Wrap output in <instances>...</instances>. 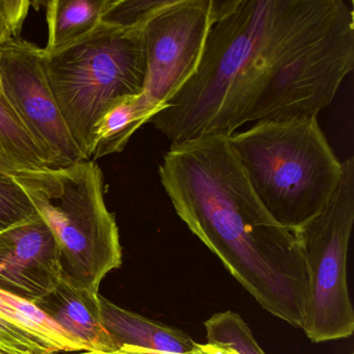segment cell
Instances as JSON below:
<instances>
[{"label": "cell", "mask_w": 354, "mask_h": 354, "mask_svg": "<svg viewBox=\"0 0 354 354\" xmlns=\"http://www.w3.org/2000/svg\"><path fill=\"white\" fill-rule=\"evenodd\" d=\"M0 350L15 354H57V350L40 335L17 326L0 316Z\"/></svg>", "instance_id": "ac0fdd59"}, {"label": "cell", "mask_w": 354, "mask_h": 354, "mask_svg": "<svg viewBox=\"0 0 354 354\" xmlns=\"http://www.w3.org/2000/svg\"><path fill=\"white\" fill-rule=\"evenodd\" d=\"M30 5L28 0H0V46L21 37Z\"/></svg>", "instance_id": "d6986e66"}, {"label": "cell", "mask_w": 354, "mask_h": 354, "mask_svg": "<svg viewBox=\"0 0 354 354\" xmlns=\"http://www.w3.org/2000/svg\"><path fill=\"white\" fill-rule=\"evenodd\" d=\"M169 3L171 0H111L103 21L144 30L145 26Z\"/></svg>", "instance_id": "e0dca14e"}, {"label": "cell", "mask_w": 354, "mask_h": 354, "mask_svg": "<svg viewBox=\"0 0 354 354\" xmlns=\"http://www.w3.org/2000/svg\"><path fill=\"white\" fill-rule=\"evenodd\" d=\"M99 298L104 326L120 347L129 345L169 353H184L196 346L192 337L181 329L126 310L103 296Z\"/></svg>", "instance_id": "8fae6325"}, {"label": "cell", "mask_w": 354, "mask_h": 354, "mask_svg": "<svg viewBox=\"0 0 354 354\" xmlns=\"http://www.w3.org/2000/svg\"><path fill=\"white\" fill-rule=\"evenodd\" d=\"M194 75L150 123L171 144L244 124L317 118L354 68L345 0H212Z\"/></svg>", "instance_id": "6da1fadb"}, {"label": "cell", "mask_w": 354, "mask_h": 354, "mask_svg": "<svg viewBox=\"0 0 354 354\" xmlns=\"http://www.w3.org/2000/svg\"><path fill=\"white\" fill-rule=\"evenodd\" d=\"M111 0H51L46 6L47 44L43 53L64 48L90 34L106 15Z\"/></svg>", "instance_id": "7c38bea8"}, {"label": "cell", "mask_w": 354, "mask_h": 354, "mask_svg": "<svg viewBox=\"0 0 354 354\" xmlns=\"http://www.w3.org/2000/svg\"><path fill=\"white\" fill-rule=\"evenodd\" d=\"M61 279L57 241L40 215L0 233V291L34 302Z\"/></svg>", "instance_id": "9c48e42d"}, {"label": "cell", "mask_w": 354, "mask_h": 354, "mask_svg": "<svg viewBox=\"0 0 354 354\" xmlns=\"http://www.w3.org/2000/svg\"><path fill=\"white\" fill-rule=\"evenodd\" d=\"M13 177L55 236L62 279L99 294L105 277L121 267L123 252L96 161Z\"/></svg>", "instance_id": "277c9868"}, {"label": "cell", "mask_w": 354, "mask_h": 354, "mask_svg": "<svg viewBox=\"0 0 354 354\" xmlns=\"http://www.w3.org/2000/svg\"><path fill=\"white\" fill-rule=\"evenodd\" d=\"M69 354H238L237 350L227 344L217 342H207L205 344L196 343L194 349L184 353H169V352L158 351V350L148 349V348L136 347V346H122L119 350L111 353H100V352L82 351V353Z\"/></svg>", "instance_id": "ffe728a7"}, {"label": "cell", "mask_w": 354, "mask_h": 354, "mask_svg": "<svg viewBox=\"0 0 354 354\" xmlns=\"http://www.w3.org/2000/svg\"><path fill=\"white\" fill-rule=\"evenodd\" d=\"M0 92L48 155L53 169L86 160L47 82L42 48L21 37L0 46Z\"/></svg>", "instance_id": "ba28073f"}, {"label": "cell", "mask_w": 354, "mask_h": 354, "mask_svg": "<svg viewBox=\"0 0 354 354\" xmlns=\"http://www.w3.org/2000/svg\"><path fill=\"white\" fill-rule=\"evenodd\" d=\"M37 215L34 205L13 176L0 173V233Z\"/></svg>", "instance_id": "2e32d148"}, {"label": "cell", "mask_w": 354, "mask_h": 354, "mask_svg": "<svg viewBox=\"0 0 354 354\" xmlns=\"http://www.w3.org/2000/svg\"><path fill=\"white\" fill-rule=\"evenodd\" d=\"M45 75L64 121L88 160L93 130L120 99L142 94L144 32L102 21L72 44L43 53Z\"/></svg>", "instance_id": "5b68a950"}, {"label": "cell", "mask_w": 354, "mask_h": 354, "mask_svg": "<svg viewBox=\"0 0 354 354\" xmlns=\"http://www.w3.org/2000/svg\"><path fill=\"white\" fill-rule=\"evenodd\" d=\"M45 169H53L50 158L0 92V173L17 176Z\"/></svg>", "instance_id": "4fadbf2b"}, {"label": "cell", "mask_w": 354, "mask_h": 354, "mask_svg": "<svg viewBox=\"0 0 354 354\" xmlns=\"http://www.w3.org/2000/svg\"><path fill=\"white\" fill-rule=\"evenodd\" d=\"M213 20L212 0H171L145 26L140 100L152 119L198 69Z\"/></svg>", "instance_id": "52a82bcc"}, {"label": "cell", "mask_w": 354, "mask_h": 354, "mask_svg": "<svg viewBox=\"0 0 354 354\" xmlns=\"http://www.w3.org/2000/svg\"><path fill=\"white\" fill-rule=\"evenodd\" d=\"M354 223V161L325 208L295 230L308 269V297L300 328L313 343L353 335L354 310L348 288L347 258Z\"/></svg>", "instance_id": "8992f818"}, {"label": "cell", "mask_w": 354, "mask_h": 354, "mask_svg": "<svg viewBox=\"0 0 354 354\" xmlns=\"http://www.w3.org/2000/svg\"><path fill=\"white\" fill-rule=\"evenodd\" d=\"M151 120L152 115L140 102V95L120 99L95 125L88 160L122 152L132 136Z\"/></svg>", "instance_id": "5bb4252c"}, {"label": "cell", "mask_w": 354, "mask_h": 354, "mask_svg": "<svg viewBox=\"0 0 354 354\" xmlns=\"http://www.w3.org/2000/svg\"><path fill=\"white\" fill-rule=\"evenodd\" d=\"M207 342L227 344L238 354H267L261 348L248 323L233 310L217 313L205 321Z\"/></svg>", "instance_id": "9a60e30c"}, {"label": "cell", "mask_w": 354, "mask_h": 354, "mask_svg": "<svg viewBox=\"0 0 354 354\" xmlns=\"http://www.w3.org/2000/svg\"><path fill=\"white\" fill-rule=\"evenodd\" d=\"M99 296L61 279L55 290L32 304L82 341L86 351L111 353L121 347L104 326Z\"/></svg>", "instance_id": "30bf717a"}, {"label": "cell", "mask_w": 354, "mask_h": 354, "mask_svg": "<svg viewBox=\"0 0 354 354\" xmlns=\"http://www.w3.org/2000/svg\"><path fill=\"white\" fill-rule=\"evenodd\" d=\"M229 142L259 200L291 231L325 208L343 175L317 118L258 122Z\"/></svg>", "instance_id": "3957f363"}, {"label": "cell", "mask_w": 354, "mask_h": 354, "mask_svg": "<svg viewBox=\"0 0 354 354\" xmlns=\"http://www.w3.org/2000/svg\"><path fill=\"white\" fill-rule=\"evenodd\" d=\"M158 173L188 229L261 308L300 328L308 286L301 248L259 200L229 136L171 144Z\"/></svg>", "instance_id": "7a4b0ae2"}, {"label": "cell", "mask_w": 354, "mask_h": 354, "mask_svg": "<svg viewBox=\"0 0 354 354\" xmlns=\"http://www.w3.org/2000/svg\"><path fill=\"white\" fill-rule=\"evenodd\" d=\"M0 354H15V353H11V352L5 351V350H0Z\"/></svg>", "instance_id": "44dd1931"}]
</instances>
